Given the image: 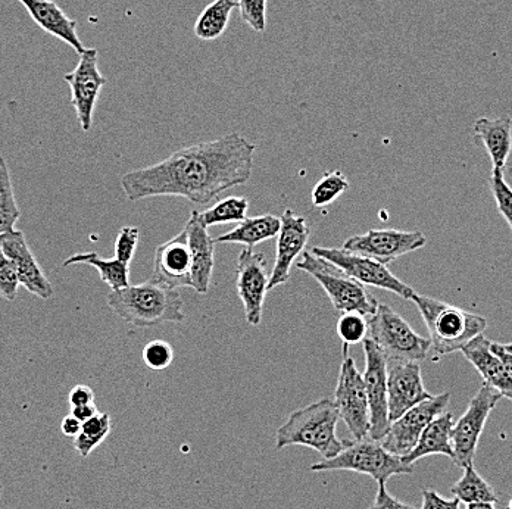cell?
I'll return each instance as SVG.
<instances>
[{"label":"cell","mask_w":512,"mask_h":509,"mask_svg":"<svg viewBox=\"0 0 512 509\" xmlns=\"http://www.w3.org/2000/svg\"><path fill=\"white\" fill-rule=\"evenodd\" d=\"M255 151L254 143L239 133L226 134L179 149L158 164L130 171L121 179V186L130 202L179 196L206 205L251 179Z\"/></svg>","instance_id":"6da1fadb"},{"label":"cell","mask_w":512,"mask_h":509,"mask_svg":"<svg viewBox=\"0 0 512 509\" xmlns=\"http://www.w3.org/2000/svg\"><path fill=\"white\" fill-rule=\"evenodd\" d=\"M109 309L121 320L139 329L164 323H183L184 302L179 290L154 281L111 290L106 296Z\"/></svg>","instance_id":"7a4b0ae2"},{"label":"cell","mask_w":512,"mask_h":509,"mask_svg":"<svg viewBox=\"0 0 512 509\" xmlns=\"http://www.w3.org/2000/svg\"><path fill=\"white\" fill-rule=\"evenodd\" d=\"M342 420L332 399H321L289 415V420L277 430L276 449L287 446H307L323 459L339 455L349 442L337 436V424Z\"/></svg>","instance_id":"3957f363"},{"label":"cell","mask_w":512,"mask_h":509,"mask_svg":"<svg viewBox=\"0 0 512 509\" xmlns=\"http://www.w3.org/2000/svg\"><path fill=\"white\" fill-rule=\"evenodd\" d=\"M423 315L430 333L432 351L437 355H449L462 351L465 345L476 339L487 329V320L482 315L464 311L457 306L437 301L429 296L414 293L411 299Z\"/></svg>","instance_id":"277c9868"},{"label":"cell","mask_w":512,"mask_h":509,"mask_svg":"<svg viewBox=\"0 0 512 509\" xmlns=\"http://www.w3.org/2000/svg\"><path fill=\"white\" fill-rule=\"evenodd\" d=\"M298 268L309 274L321 287L332 302L333 308L340 314L355 312L362 317L371 318L379 309L376 296L368 292L367 287L311 251L302 254Z\"/></svg>","instance_id":"5b68a950"},{"label":"cell","mask_w":512,"mask_h":509,"mask_svg":"<svg viewBox=\"0 0 512 509\" xmlns=\"http://www.w3.org/2000/svg\"><path fill=\"white\" fill-rule=\"evenodd\" d=\"M311 471H354L376 480L377 484H386L395 476L414 473V465L390 454L377 440L367 439L349 442L348 446L334 458L321 459L312 464Z\"/></svg>","instance_id":"8992f818"},{"label":"cell","mask_w":512,"mask_h":509,"mask_svg":"<svg viewBox=\"0 0 512 509\" xmlns=\"http://www.w3.org/2000/svg\"><path fill=\"white\" fill-rule=\"evenodd\" d=\"M368 339L379 346L386 359L421 362L432 351L429 339L420 336L390 306L382 304L376 314L368 318Z\"/></svg>","instance_id":"52a82bcc"},{"label":"cell","mask_w":512,"mask_h":509,"mask_svg":"<svg viewBox=\"0 0 512 509\" xmlns=\"http://www.w3.org/2000/svg\"><path fill=\"white\" fill-rule=\"evenodd\" d=\"M334 404L355 440L370 437V404H368L367 387L354 358L349 357L348 346H343V361L336 392H334Z\"/></svg>","instance_id":"ba28073f"},{"label":"cell","mask_w":512,"mask_h":509,"mask_svg":"<svg viewBox=\"0 0 512 509\" xmlns=\"http://www.w3.org/2000/svg\"><path fill=\"white\" fill-rule=\"evenodd\" d=\"M501 393L483 383L479 392L473 396L468 408L455 423L452 430V446H454V462L458 467L464 468L474 464L480 437L485 432L490 412L501 401Z\"/></svg>","instance_id":"9c48e42d"},{"label":"cell","mask_w":512,"mask_h":509,"mask_svg":"<svg viewBox=\"0 0 512 509\" xmlns=\"http://www.w3.org/2000/svg\"><path fill=\"white\" fill-rule=\"evenodd\" d=\"M312 254L332 262L333 265L345 271L352 279L364 286L377 287L395 293L399 298L412 299L414 289L398 279L387 265L368 256L355 254L343 248H312Z\"/></svg>","instance_id":"30bf717a"},{"label":"cell","mask_w":512,"mask_h":509,"mask_svg":"<svg viewBox=\"0 0 512 509\" xmlns=\"http://www.w3.org/2000/svg\"><path fill=\"white\" fill-rule=\"evenodd\" d=\"M451 402V393L432 395V398L421 402L417 407L405 412L398 420L390 423L389 432L382 440L383 448L390 454L405 458L417 446L421 434L435 418L446 412Z\"/></svg>","instance_id":"8fae6325"},{"label":"cell","mask_w":512,"mask_h":509,"mask_svg":"<svg viewBox=\"0 0 512 509\" xmlns=\"http://www.w3.org/2000/svg\"><path fill=\"white\" fill-rule=\"evenodd\" d=\"M64 80L71 87V105L76 111L78 124L84 133L93 126V114L106 78L99 70L98 49H86L80 55L77 67L65 74Z\"/></svg>","instance_id":"7c38bea8"},{"label":"cell","mask_w":512,"mask_h":509,"mask_svg":"<svg viewBox=\"0 0 512 509\" xmlns=\"http://www.w3.org/2000/svg\"><path fill=\"white\" fill-rule=\"evenodd\" d=\"M365 387L370 404V439L382 442L389 432V396H387V359L371 339L364 340Z\"/></svg>","instance_id":"4fadbf2b"},{"label":"cell","mask_w":512,"mask_h":509,"mask_svg":"<svg viewBox=\"0 0 512 509\" xmlns=\"http://www.w3.org/2000/svg\"><path fill=\"white\" fill-rule=\"evenodd\" d=\"M426 243L427 237L421 231L370 230L346 240L343 249L389 265L401 256L424 248Z\"/></svg>","instance_id":"5bb4252c"},{"label":"cell","mask_w":512,"mask_h":509,"mask_svg":"<svg viewBox=\"0 0 512 509\" xmlns=\"http://www.w3.org/2000/svg\"><path fill=\"white\" fill-rule=\"evenodd\" d=\"M237 295L245 308V317L249 326H259L264 312V302L270 290V274L267 259L256 254L254 249H243L237 258L236 270Z\"/></svg>","instance_id":"9a60e30c"},{"label":"cell","mask_w":512,"mask_h":509,"mask_svg":"<svg viewBox=\"0 0 512 509\" xmlns=\"http://www.w3.org/2000/svg\"><path fill=\"white\" fill-rule=\"evenodd\" d=\"M387 396L390 423L432 398L424 387L420 362L387 359Z\"/></svg>","instance_id":"2e32d148"},{"label":"cell","mask_w":512,"mask_h":509,"mask_svg":"<svg viewBox=\"0 0 512 509\" xmlns=\"http://www.w3.org/2000/svg\"><path fill=\"white\" fill-rule=\"evenodd\" d=\"M280 220H282V227L277 236L276 262H274L273 271L270 274V286H268L270 290L289 281L290 270L298 256L304 254L305 246L311 236L308 221L292 209H284Z\"/></svg>","instance_id":"e0dca14e"},{"label":"cell","mask_w":512,"mask_h":509,"mask_svg":"<svg viewBox=\"0 0 512 509\" xmlns=\"http://www.w3.org/2000/svg\"><path fill=\"white\" fill-rule=\"evenodd\" d=\"M0 249L11 259L17 270L21 286L37 298L48 301L55 293L51 281L43 273L36 256L28 246L26 234L21 230H14L0 236Z\"/></svg>","instance_id":"ac0fdd59"},{"label":"cell","mask_w":512,"mask_h":509,"mask_svg":"<svg viewBox=\"0 0 512 509\" xmlns=\"http://www.w3.org/2000/svg\"><path fill=\"white\" fill-rule=\"evenodd\" d=\"M151 281L170 289H192V254L186 231L162 243L155 251L154 271Z\"/></svg>","instance_id":"d6986e66"},{"label":"cell","mask_w":512,"mask_h":509,"mask_svg":"<svg viewBox=\"0 0 512 509\" xmlns=\"http://www.w3.org/2000/svg\"><path fill=\"white\" fill-rule=\"evenodd\" d=\"M184 231L192 254V289L205 295L211 286L215 265V240L202 223L201 212L192 211Z\"/></svg>","instance_id":"ffe728a7"},{"label":"cell","mask_w":512,"mask_h":509,"mask_svg":"<svg viewBox=\"0 0 512 509\" xmlns=\"http://www.w3.org/2000/svg\"><path fill=\"white\" fill-rule=\"evenodd\" d=\"M26 8L31 20L61 42L67 43L81 55L86 46L77 34V21L71 20L53 0H18Z\"/></svg>","instance_id":"44dd1931"},{"label":"cell","mask_w":512,"mask_h":509,"mask_svg":"<svg viewBox=\"0 0 512 509\" xmlns=\"http://www.w3.org/2000/svg\"><path fill=\"white\" fill-rule=\"evenodd\" d=\"M492 342L480 334L462 348V355L479 371L486 384L501 393L502 398L512 402V377L505 370L501 359L492 351Z\"/></svg>","instance_id":"7402d4cb"},{"label":"cell","mask_w":512,"mask_h":509,"mask_svg":"<svg viewBox=\"0 0 512 509\" xmlns=\"http://www.w3.org/2000/svg\"><path fill=\"white\" fill-rule=\"evenodd\" d=\"M474 136L485 146L493 168L504 170L512 151L511 117L479 118L474 123Z\"/></svg>","instance_id":"603a6c76"},{"label":"cell","mask_w":512,"mask_h":509,"mask_svg":"<svg viewBox=\"0 0 512 509\" xmlns=\"http://www.w3.org/2000/svg\"><path fill=\"white\" fill-rule=\"evenodd\" d=\"M455 418L451 412H443L427 426L418 440L417 446L404 459L407 464L414 465L418 459L430 455H443L454 461V446H452V430Z\"/></svg>","instance_id":"cb8c5ba5"},{"label":"cell","mask_w":512,"mask_h":509,"mask_svg":"<svg viewBox=\"0 0 512 509\" xmlns=\"http://www.w3.org/2000/svg\"><path fill=\"white\" fill-rule=\"evenodd\" d=\"M282 220L276 215L264 214L258 217L246 218L233 230L227 231L223 236L215 237V243H234L252 249L265 240L279 236Z\"/></svg>","instance_id":"d4e9b609"},{"label":"cell","mask_w":512,"mask_h":509,"mask_svg":"<svg viewBox=\"0 0 512 509\" xmlns=\"http://www.w3.org/2000/svg\"><path fill=\"white\" fill-rule=\"evenodd\" d=\"M86 264L98 270L103 283L108 284L111 290H120L130 286V265L118 261L117 258L103 259L96 252H83V254L71 255L64 261V267Z\"/></svg>","instance_id":"484cf974"},{"label":"cell","mask_w":512,"mask_h":509,"mask_svg":"<svg viewBox=\"0 0 512 509\" xmlns=\"http://www.w3.org/2000/svg\"><path fill=\"white\" fill-rule=\"evenodd\" d=\"M237 8L236 0H214L196 20L195 36L204 42H214L226 33L231 14Z\"/></svg>","instance_id":"4316f807"},{"label":"cell","mask_w":512,"mask_h":509,"mask_svg":"<svg viewBox=\"0 0 512 509\" xmlns=\"http://www.w3.org/2000/svg\"><path fill=\"white\" fill-rule=\"evenodd\" d=\"M452 495L460 499L464 504H474V502H498V495L495 489L477 473L474 464H468L464 467V474L457 483L452 486Z\"/></svg>","instance_id":"83f0119b"},{"label":"cell","mask_w":512,"mask_h":509,"mask_svg":"<svg viewBox=\"0 0 512 509\" xmlns=\"http://www.w3.org/2000/svg\"><path fill=\"white\" fill-rule=\"evenodd\" d=\"M21 211L15 199L14 184L9 173L8 162L0 156V236L11 233L20 220Z\"/></svg>","instance_id":"f1b7e54d"},{"label":"cell","mask_w":512,"mask_h":509,"mask_svg":"<svg viewBox=\"0 0 512 509\" xmlns=\"http://www.w3.org/2000/svg\"><path fill=\"white\" fill-rule=\"evenodd\" d=\"M111 417L106 412H99L95 417L87 420L81 427V432L74 437V449L81 458H87L103 440L111 433Z\"/></svg>","instance_id":"f546056e"},{"label":"cell","mask_w":512,"mask_h":509,"mask_svg":"<svg viewBox=\"0 0 512 509\" xmlns=\"http://www.w3.org/2000/svg\"><path fill=\"white\" fill-rule=\"evenodd\" d=\"M249 201L245 196H229L201 212L202 223L206 227L218 226V224L242 223L248 214Z\"/></svg>","instance_id":"4dcf8cb0"},{"label":"cell","mask_w":512,"mask_h":509,"mask_svg":"<svg viewBox=\"0 0 512 509\" xmlns=\"http://www.w3.org/2000/svg\"><path fill=\"white\" fill-rule=\"evenodd\" d=\"M349 189V181L342 171H329L324 174L312 189V205L315 208L332 205Z\"/></svg>","instance_id":"1f68e13d"},{"label":"cell","mask_w":512,"mask_h":509,"mask_svg":"<svg viewBox=\"0 0 512 509\" xmlns=\"http://www.w3.org/2000/svg\"><path fill=\"white\" fill-rule=\"evenodd\" d=\"M336 331L343 346L349 348V346L364 343L368 337V320L355 312H346L337 321Z\"/></svg>","instance_id":"d6a6232c"},{"label":"cell","mask_w":512,"mask_h":509,"mask_svg":"<svg viewBox=\"0 0 512 509\" xmlns=\"http://www.w3.org/2000/svg\"><path fill=\"white\" fill-rule=\"evenodd\" d=\"M490 189H492L499 214L505 218L512 233V189L505 180L504 170L493 168L492 176H490Z\"/></svg>","instance_id":"836d02e7"},{"label":"cell","mask_w":512,"mask_h":509,"mask_svg":"<svg viewBox=\"0 0 512 509\" xmlns=\"http://www.w3.org/2000/svg\"><path fill=\"white\" fill-rule=\"evenodd\" d=\"M174 351L173 346L165 340H152L143 349V361L151 370H167L173 364Z\"/></svg>","instance_id":"e575fe53"},{"label":"cell","mask_w":512,"mask_h":509,"mask_svg":"<svg viewBox=\"0 0 512 509\" xmlns=\"http://www.w3.org/2000/svg\"><path fill=\"white\" fill-rule=\"evenodd\" d=\"M268 0H237L242 20L256 33H264L267 28Z\"/></svg>","instance_id":"d590c367"},{"label":"cell","mask_w":512,"mask_h":509,"mask_svg":"<svg viewBox=\"0 0 512 509\" xmlns=\"http://www.w3.org/2000/svg\"><path fill=\"white\" fill-rule=\"evenodd\" d=\"M20 286L14 264L0 249V298L8 302H14L17 299L18 287Z\"/></svg>","instance_id":"8d00e7d4"},{"label":"cell","mask_w":512,"mask_h":509,"mask_svg":"<svg viewBox=\"0 0 512 509\" xmlns=\"http://www.w3.org/2000/svg\"><path fill=\"white\" fill-rule=\"evenodd\" d=\"M140 231L137 227L126 226L118 233L117 240H115V256L118 261L130 265L134 258V252L139 243Z\"/></svg>","instance_id":"74e56055"},{"label":"cell","mask_w":512,"mask_h":509,"mask_svg":"<svg viewBox=\"0 0 512 509\" xmlns=\"http://www.w3.org/2000/svg\"><path fill=\"white\" fill-rule=\"evenodd\" d=\"M461 501L458 498L445 499L437 495L435 490H423V507L421 509H460Z\"/></svg>","instance_id":"f35d334b"},{"label":"cell","mask_w":512,"mask_h":509,"mask_svg":"<svg viewBox=\"0 0 512 509\" xmlns=\"http://www.w3.org/2000/svg\"><path fill=\"white\" fill-rule=\"evenodd\" d=\"M370 509H418L412 507V505L405 504V502L399 501V499L393 498L389 492H387L386 484H379V490H377L376 499H374L373 505Z\"/></svg>","instance_id":"ab89813d"},{"label":"cell","mask_w":512,"mask_h":509,"mask_svg":"<svg viewBox=\"0 0 512 509\" xmlns=\"http://www.w3.org/2000/svg\"><path fill=\"white\" fill-rule=\"evenodd\" d=\"M68 402L71 408L83 407V405L95 404V392L89 386L84 384H77L73 387L70 395H68Z\"/></svg>","instance_id":"60d3db41"},{"label":"cell","mask_w":512,"mask_h":509,"mask_svg":"<svg viewBox=\"0 0 512 509\" xmlns=\"http://www.w3.org/2000/svg\"><path fill=\"white\" fill-rule=\"evenodd\" d=\"M81 427H83V423H81L80 420H77L73 414H70L62 420L61 432L64 436L77 437L78 433L81 432Z\"/></svg>","instance_id":"b9f144b4"},{"label":"cell","mask_w":512,"mask_h":509,"mask_svg":"<svg viewBox=\"0 0 512 509\" xmlns=\"http://www.w3.org/2000/svg\"><path fill=\"white\" fill-rule=\"evenodd\" d=\"M492 351L493 354L496 355L499 359H501L502 364H504L505 370L508 371V374L512 377V354L505 349V345L498 342H492Z\"/></svg>","instance_id":"7bdbcfd3"},{"label":"cell","mask_w":512,"mask_h":509,"mask_svg":"<svg viewBox=\"0 0 512 509\" xmlns=\"http://www.w3.org/2000/svg\"><path fill=\"white\" fill-rule=\"evenodd\" d=\"M71 414L80 420L81 423H86L90 418L95 417V415L99 414L98 407L96 404L83 405V407L71 408Z\"/></svg>","instance_id":"ee69618b"},{"label":"cell","mask_w":512,"mask_h":509,"mask_svg":"<svg viewBox=\"0 0 512 509\" xmlns=\"http://www.w3.org/2000/svg\"><path fill=\"white\" fill-rule=\"evenodd\" d=\"M467 509H496L495 504L492 502H474V504H468Z\"/></svg>","instance_id":"f6af8a7d"},{"label":"cell","mask_w":512,"mask_h":509,"mask_svg":"<svg viewBox=\"0 0 512 509\" xmlns=\"http://www.w3.org/2000/svg\"><path fill=\"white\" fill-rule=\"evenodd\" d=\"M505 349H507V351L511 352L512 354V343H508V345H505Z\"/></svg>","instance_id":"bcb514c9"},{"label":"cell","mask_w":512,"mask_h":509,"mask_svg":"<svg viewBox=\"0 0 512 509\" xmlns=\"http://www.w3.org/2000/svg\"><path fill=\"white\" fill-rule=\"evenodd\" d=\"M2 496H3V484L0 483V501H2Z\"/></svg>","instance_id":"7dc6e473"},{"label":"cell","mask_w":512,"mask_h":509,"mask_svg":"<svg viewBox=\"0 0 512 509\" xmlns=\"http://www.w3.org/2000/svg\"><path fill=\"white\" fill-rule=\"evenodd\" d=\"M508 509H512V499L510 501V507H508Z\"/></svg>","instance_id":"c3c4849f"}]
</instances>
